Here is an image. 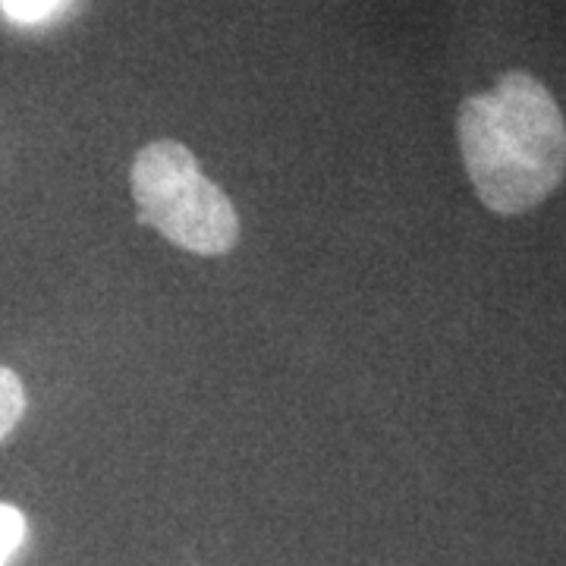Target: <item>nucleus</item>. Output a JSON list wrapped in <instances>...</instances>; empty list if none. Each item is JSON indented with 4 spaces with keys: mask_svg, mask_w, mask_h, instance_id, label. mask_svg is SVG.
I'll list each match as a JSON object with an SVG mask.
<instances>
[{
    "mask_svg": "<svg viewBox=\"0 0 566 566\" xmlns=\"http://www.w3.org/2000/svg\"><path fill=\"white\" fill-rule=\"evenodd\" d=\"M457 139L479 202L494 214H523L545 202L566 174V120L542 80L504 73L491 92L469 95Z\"/></svg>",
    "mask_w": 566,
    "mask_h": 566,
    "instance_id": "1",
    "label": "nucleus"
},
{
    "mask_svg": "<svg viewBox=\"0 0 566 566\" xmlns=\"http://www.w3.org/2000/svg\"><path fill=\"white\" fill-rule=\"evenodd\" d=\"M139 221L192 255H227L240 243V214L196 155L174 139L148 142L129 170Z\"/></svg>",
    "mask_w": 566,
    "mask_h": 566,
    "instance_id": "2",
    "label": "nucleus"
},
{
    "mask_svg": "<svg viewBox=\"0 0 566 566\" xmlns=\"http://www.w3.org/2000/svg\"><path fill=\"white\" fill-rule=\"evenodd\" d=\"M22 412H25V387L20 375L0 365V441L20 424Z\"/></svg>",
    "mask_w": 566,
    "mask_h": 566,
    "instance_id": "3",
    "label": "nucleus"
},
{
    "mask_svg": "<svg viewBox=\"0 0 566 566\" xmlns=\"http://www.w3.org/2000/svg\"><path fill=\"white\" fill-rule=\"evenodd\" d=\"M29 523L13 504H0V566H10L13 554L25 542Z\"/></svg>",
    "mask_w": 566,
    "mask_h": 566,
    "instance_id": "4",
    "label": "nucleus"
},
{
    "mask_svg": "<svg viewBox=\"0 0 566 566\" xmlns=\"http://www.w3.org/2000/svg\"><path fill=\"white\" fill-rule=\"evenodd\" d=\"M66 0H0V10L13 22H41L57 13Z\"/></svg>",
    "mask_w": 566,
    "mask_h": 566,
    "instance_id": "5",
    "label": "nucleus"
}]
</instances>
